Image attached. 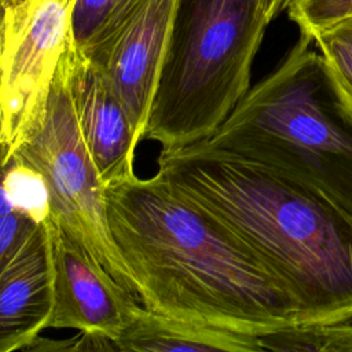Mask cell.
<instances>
[{"instance_id":"12","label":"cell","mask_w":352,"mask_h":352,"mask_svg":"<svg viewBox=\"0 0 352 352\" xmlns=\"http://www.w3.org/2000/svg\"><path fill=\"white\" fill-rule=\"evenodd\" d=\"M144 0H77L73 32L80 52L89 58L132 16Z\"/></svg>"},{"instance_id":"17","label":"cell","mask_w":352,"mask_h":352,"mask_svg":"<svg viewBox=\"0 0 352 352\" xmlns=\"http://www.w3.org/2000/svg\"><path fill=\"white\" fill-rule=\"evenodd\" d=\"M36 226L11 206L6 194L0 195V270Z\"/></svg>"},{"instance_id":"5","label":"cell","mask_w":352,"mask_h":352,"mask_svg":"<svg viewBox=\"0 0 352 352\" xmlns=\"http://www.w3.org/2000/svg\"><path fill=\"white\" fill-rule=\"evenodd\" d=\"M77 50L67 56L55 77L41 131L12 158L33 165L44 175L52 216L138 298L135 280L111 234L104 186L82 142L69 95L67 66Z\"/></svg>"},{"instance_id":"7","label":"cell","mask_w":352,"mask_h":352,"mask_svg":"<svg viewBox=\"0 0 352 352\" xmlns=\"http://www.w3.org/2000/svg\"><path fill=\"white\" fill-rule=\"evenodd\" d=\"M44 226L54 292L48 327L98 334L114 344L139 300L70 236L52 213Z\"/></svg>"},{"instance_id":"14","label":"cell","mask_w":352,"mask_h":352,"mask_svg":"<svg viewBox=\"0 0 352 352\" xmlns=\"http://www.w3.org/2000/svg\"><path fill=\"white\" fill-rule=\"evenodd\" d=\"M1 186L11 206L34 224H43L51 216L48 183L33 165L12 158L4 168Z\"/></svg>"},{"instance_id":"19","label":"cell","mask_w":352,"mask_h":352,"mask_svg":"<svg viewBox=\"0 0 352 352\" xmlns=\"http://www.w3.org/2000/svg\"><path fill=\"white\" fill-rule=\"evenodd\" d=\"M331 29L352 47V18L340 23V25H337V26H334V28H331Z\"/></svg>"},{"instance_id":"2","label":"cell","mask_w":352,"mask_h":352,"mask_svg":"<svg viewBox=\"0 0 352 352\" xmlns=\"http://www.w3.org/2000/svg\"><path fill=\"white\" fill-rule=\"evenodd\" d=\"M155 175L267 264L297 304L298 324L352 312V214L324 192L204 140L162 148Z\"/></svg>"},{"instance_id":"6","label":"cell","mask_w":352,"mask_h":352,"mask_svg":"<svg viewBox=\"0 0 352 352\" xmlns=\"http://www.w3.org/2000/svg\"><path fill=\"white\" fill-rule=\"evenodd\" d=\"M77 0H8L0 18V165L37 135L55 77L77 48Z\"/></svg>"},{"instance_id":"20","label":"cell","mask_w":352,"mask_h":352,"mask_svg":"<svg viewBox=\"0 0 352 352\" xmlns=\"http://www.w3.org/2000/svg\"><path fill=\"white\" fill-rule=\"evenodd\" d=\"M7 3H8V0H0V18H1V14H3L4 7L7 6Z\"/></svg>"},{"instance_id":"8","label":"cell","mask_w":352,"mask_h":352,"mask_svg":"<svg viewBox=\"0 0 352 352\" xmlns=\"http://www.w3.org/2000/svg\"><path fill=\"white\" fill-rule=\"evenodd\" d=\"M175 0H144L89 63L124 106L140 139L161 74Z\"/></svg>"},{"instance_id":"10","label":"cell","mask_w":352,"mask_h":352,"mask_svg":"<svg viewBox=\"0 0 352 352\" xmlns=\"http://www.w3.org/2000/svg\"><path fill=\"white\" fill-rule=\"evenodd\" d=\"M52 300V268L43 223L0 270V352L26 349L48 329Z\"/></svg>"},{"instance_id":"9","label":"cell","mask_w":352,"mask_h":352,"mask_svg":"<svg viewBox=\"0 0 352 352\" xmlns=\"http://www.w3.org/2000/svg\"><path fill=\"white\" fill-rule=\"evenodd\" d=\"M67 88L82 142L104 188L135 177L140 139L118 98L80 50L67 66Z\"/></svg>"},{"instance_id":"15","label":"cell","mask_w":352,"mask_h":352,"mask_svg":"<svg viewBox=\"0 0 352 352\" xmlns=\"http://www.w3.org/2000/svg\"><path fill=\"white\" fill-rule=\"evenodd\" d=\"M286 10L301 36L312 40L318 33L351 19L352 0H296Z\"/></svg>"},{"instance_id":"21","label":"cell","mask_w":352,"mask_h":352,"mask_svg":"<svg viewBox=\"0 0 352 352\" xmlns=\"http://www.w3.org/2000/svg\"><path fill=\"white\" fill-rule=\"evenodd\" d=\"M293 1H296V0H287V6H286V8H287V7H289V6H290Z\"/></svg>"},{"instance_id":"4","label":"cell","mask_w":352,"mask_h":352,"mask_svg":"<svg viewBox=\"0 0 352 352\" xmlns=\"http://www.w3.org/2000/svg\"><path fill=\"white\" fill-rule=\"evenodd\" d=\"M268 23L263 0H175L143 139L177 148L213 135L249 91Z\"/></svg>"},{"instance_id":"18","label":"cell","mask_w":352,"mask_h":352,"mask_svg":"<svg viewBox=\"0 0 352 352\" xmlns=\"http://www.w3.org/2000/svg\"><path fill=\"white\" fill-rule=\"evenodd\" d=\"M286 6L287 0H263V10L270 22L276 18L282 11H285Z\"/></svg>"},{"instance_id":"16","label":"cell","mask_w":352,"mask_h":352,"mask_svg":"<svg viewBox=\"0 0 352 352\" xmlns=\"http://www.w3.org/2000/svg\"><path fill=\"white\" fill-rule=\"evenodd\" d=\"M312 41L326 58L342 88L352 98V47L333 29L318 33Z\"/></svg>"},{"instance_id":"3","label":"cell","mask_w":352,"mask_h":352,"mask_svg":"<svg viewBox=\"0 0 352 352\" xmlns=\"http://www.w3.org/2000/svg\"><path fill=\"white\" fill-rule=\"evenodd\" d=\"M311 43L301 36L204 142L312 186L352 214V98Z\"/></svg>"},{"instance_id":"1","label":"cell","mask_w":352,"mask_h":352,"mask_svg":"<svg viewBox=\"0 0 352 352\" xmlns=\"http://www.w3.org/2000/svg\"><path fill=\"white\" fill-rule=\"evenodd\" d=\"M104 191L113 238L144 308L252 336L298 324L297 304L267 264L157 175Z\"/></svg>"},{"instance_id":"13","label":"cell","mask_w":352,"mask_h":352,"mask_svg":"<svg viewBox=\"0 0 352 352\" xmlns=\"http://www.w3.org/2000/svg\"><path fill=\"white\" fill-rule=\"evenodd\" d=\"M258 338L263 351L352 352V312L333 322L297 324Z\"/></svg>"},{"instance_id":"11","label":"cell","mask_w":352,"mask_h":352,"mask_svg":"<svg viewBox=\"0 0 352 352\" xmlns=\"http://www.w3.org/2000/svg\"><path fill=\"white\" fill-rule=\"evenodd\" d=\"M116 351H263L258 336L198 324L153 312L139 304L118 338Z\"/></svg>"}]
</instances>
